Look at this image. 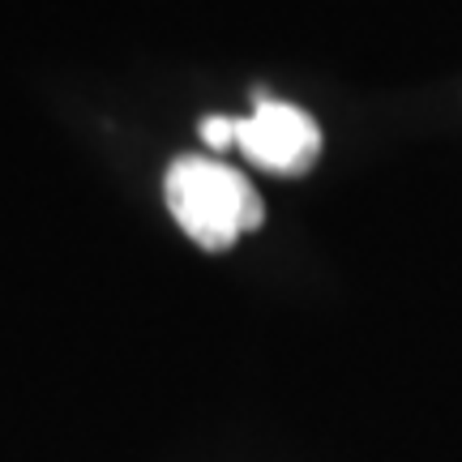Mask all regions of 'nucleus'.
Instances as JSON below:
<instances>
[{
	"label": "nucleus",
	"instance_id": "2",
	"mask_svg": "<svg viewBox=\"0 0 462 462\" xmlns=\"http://www.w3.org/2000/svg\"><path fill=\"white\" fill-rule=\"evenodd\" d=\"M236 146L245 150V159H253L262 171L300 176V171H309L317 163L321 133H317L313 116L300 112L296 103L257 95L253 116L236 120Z\"/></svg>",
	"mask_w": 462,
	"mask_h": 462
},
{
	"label": "nucleus",
	"instance_id": "1",
	"mask_svg": "<svg viewBox=\"0 0 462 462\" xmlns=\"http://www.w3.org/2000/svg\"><path fill=\"white\" fill-rule=\"evenodd\" d=\"M167 206L189 240L201 248H231L245 231H257L265 218L253 184L215 159H176L167 171Z\"/></svg>",
	"mask_w": 462,
	"mask_h": 462
},
{
	"label": "nucleus",
	"instance_id": "3",
	"mask_svg": "<svg viewBox=\"0 0 462 462\" xmlns=\"http://www.w3.org/2000/svg\"><path fill=\"white\" fill-rule=\"evenodd\" d=\"M201 137H206V146H215V150L236 146V120H227V116H206V120H201Z\"/></svg>",
	"mask_w": 462,
	"mask_h": 462
}]
</instances>
